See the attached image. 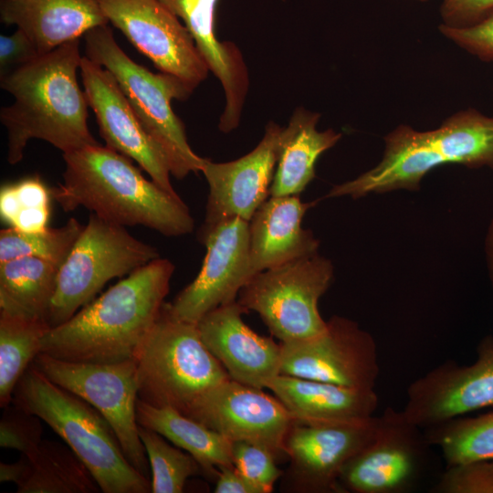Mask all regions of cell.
Returning <instances> with one entry per match:
<instances>
[{
	"label": "cell",
	"instance_id": "obj_4",
	"mask_svg": "<svg viewBox=\"0 0 493 493\" xmlns=\"http://www.w3.org/2000/svg\"><path fill=\"white\" fill-rule=\"evenodd\" d=\"M445 163L493 168V118L467 109L431 131L401 125L385 137L379 164L354 180L333 186L329 196L359 198L369 193L417 189L429 171Z\"/></svg>",
	"mask_w": 493,
	"mask_h": 493
},
{
	"label": "cell",
	"instance_id": "obj_22",
	"mask_svg": "<svg viewBox=\"0 0 493 493\" xmlns=\"http://www.w3.org/2000/svg\"><path fill=\"white\" fill-rule=\"evenodd\" d=\"M312 205L299 195L270 196L249 220L247 281L259 272L318 253L319 241L301 226Z\"/></svg>",
	"mask_w": 493,
	"mask_h": 493
},
{
	"label": "cell",
	"instance_id": "obj_35",
	"mask_svg": "<svg viewBox=\"0 0 493 493\" xmlns=\"http://www.w3.org/2000/svg\"><path fill=\"white\" fill-rule=\"evenodd\" d=\"M4 409L0 421V446L24 455L30 454L43 440V421L14 404Z\"/></svg>",
	"mask_w": 493,
	"mask_h": 493
},
{
	"label": "cell",
	"instance_id": "obj_16",
	"mask_svg": "<svg viewBox=\"0 0 493 493\" xmlns=\"http://www.w3.org/2000/svg\"><path fill=\"white\" fill-rule=\"evenodd\" d=\"M206 254L196 278L171 303L176 319L197 324L209 311L236 300L247 282L249 222L239 217L199 232Z\"/></svg>",
	"mask_w": 493,
	"mask_h": 493
},
{
	"label": "cell",
	"instance_id": "obj_37",
	"mask_svg": "<svg viewBox=\"0 0 493 493\" xmlns=\"http://www.w3.org/2000/svg\"><path fill=\"white\" fill-rule=\"evenodd\" d=\"M40 56L28 37L20 29L10 36H0V76Z\"/></svg>",
	"mask_w": 493,
	"mask_h": 493
},
{
	"label": "cell",
	"instance_id": "obj_31",
	"mask_svg": "<svg viewBox=\"0 0 493 493\" xmlns=\"http://www.w3.org/2000/svg\"><path fill=\"white\" fill-rule=\"evenodd\" d=\"M84 226L70 218L58 228L22 232L14 227L0 231V263L22 257H34L60 267L69 255Z\"/></svg>",
	"mask_w": 493,
	"mask_h": 493
},
{
	"label": "cell",
	"instance_id": "obj_30",
	"mask_svg": "<svg viewBox=\"0 0 493 493\" xmlns=\"http://www.w3.org/2000/svg\"><path fill=\"white\" fill-rule=\"evenodd\" d=\"M426 430L427 444L440 448L447 466L493 459V413L456 417Z\"/></svg>",
	"mask_w": 493,
	"mask_h": 493
},
{
	"label": "cell",
	"instance_id": "obj_34",
	"mask_svg": "<svg viewBox=\"0 0 493 493\" xmlns=\"http://www.w3.org/2000/svg\"><path fill=\"white\" fill-rule=\"evenodd\" d=\"M431 492L493 493V459L448 466Z\"/></svg>",
	"mask_w": 493,
	"mask_h": 493
},
{
	"label": "cell",
	"instance_id": "obj_43",
	"mask_svg": "<svg viewBox=\"0 0 493 493\" xmlns=\"http://www.w3.org/2000/svg\"><path fill=\"white\" fill-rule=\"evenodd\" d=\"M25 472V460L24 457L14 463H3L0 464V481L1 482H13L17 485L23 478Z\"/></svg>",
	"mask_w": 493,
	"mask_h": 493
},
{
	"label": "cell",
	"instance_id": "obj_21",
	"mask_svg": "<svg viewBox=\"0 0 493 493\" xmlns=\"http://www.w3.org/2000/svg\"><path fill=\"white\" fill-rule=\"evenodd\" d=\"M192 35L209 70L223 87L226 106L219 129L229 132L240 121L248 89V73L238 47L230 41L221 42L215 34V9L218 0H160Z\"/></svg>",
	"mask_w": 493,
	"mask_h": 493
},
{
	"label": "cell",
	"instance_id": "obj_29",
	"mask_svg": "<svg viewBox=\"0 0 493 493\" xmlns=\"http://www.w3.org/2000/svg\"><path fill=\"white\" fill-rule=\"evenodd\" d=\"M50 329L44 320L0 310V405L12 404L14 391L26 371L41 353Z\"/></svg>",
	"mask_w": 493,
	"mask_h": 493
},
{
	"label": "cell",
	"instance_id": "obj_13",
	"mask_svg": "<svg viewBox=\"0 0 493 493\" xmlns=\"http://www.w3.org/2000/svg\"><path fill=\"white\" fill-rule=\"evenodd\" d=\"M108 19L161 72L192 91L209 68L179 18L160 0H96Z\"/></svg>",
	"mask_w": 493,
	"mask_h": 493
},
{
	"label": "cell",
	"instance_id": "obj_12",
	"mask_svg": "<svg viewBox=\"0 0 493 493\" xmlns=\"http://www.w3.org/2000/svg\"><path fill=\"white\" fill-rule=\"evenodd\" d=\"M378 416L365 419L304 424L294 421L286 440L289 466L281 490L299 493L345 492L340 475L345 465L374 437Z\"/></svg>",
	"mask_w": 493,
	"mask_h": 493
},
{
	"label": "cell",
	"instance_id": "obj_9",
	"mask_svg": "<svg viewBox=\"0 0 493 493\" xmlns=\"http://www.w3.org/2000/svg\"><path fill=\"white\" fill-rule=\"evenodd\" d=\"M332 278L330 261L315 253L257 273L236 300L257 312L280 343L304 340L326 329L318 304Z\"/></svg>",
	"mask_w": 493,
	"mask_h": 493
},
{
	"label": "cell",
	"instance_id": "obj_33",
	"mask_svg": "<svg viewBox=\"0 0 493 493\" xmlns=\"http://www.w3.org/2000/svg\"><path fill=\"white\" fill-rule=\"evenodd\" d=\"M233 464L258 493H270L283 471L276 456L267 448L247 441L232 442Z\"/></svg>",
	"mask_w": 493,
	"mask_h": 493
},
{
	"label": "cell",
	"instance_id": "obj_32",
	"mask_svg": "<svg viewBox=\"0 0 493 493\" xmlns=\"http://www.w3.org/2000/svg\"><path fill=\"white\" fill-rule=\"evenodd\" d=\"M139 435L151 467L152 493H181L189 477L204 473L192 455L157 432L139 425Z\"/></svg>",
	"mask_w": 493,
	"mask_h": 493
},
{
	"label": "cell",
	"instance_id": "obj_41",
	"mask_svg": "<svg viewBox=\"0 0 493 493\" xmlns=\"http://www.w3.org/2000/svg\"><path fill=\"white\" fill-rule=\"evenodd\" d=\"M49 206L22 209L14 224V227L22 232H39L47 228Z\"/></svg>",
	"mask_w": 493,
	"mask_h": 493
},
{
	"label": "cell",
	"instance_id": "obj_26",
	"mask_svg": "<svg viewBox=\"0 0 493 493\" xmlns=\"http://www.w3.org/2000/svg\"><path fill=\"white\" fill-rule=\"evenodd\" d=\"M136 418L139 425L192 455L210 477H217L219 467L234 465L231 441L175 409L156 407L138 398Z\"/></svg>",
	"mask_w": 493,
	"mask_h": 493
},
{
	"label": "cell",
	"instance_id": "obj_19",
	"mask_svg": "<svg viewBox=\"0 0 493 493\" xmlns=\"http://www.w3.org/2000/svg\"><path fill=\"white\" fill-rule=\"evenodd\" d=\"M282 127L270 121L257 147L247 154L226 163L205 158L204 173L209 194L205 218L199 232L239 217L249 222L270 196Z\"/></svg>",
	"mask_w": 493,
	"mask_h": 493
},
{
	"label": "cell",
	"instance_id": "obj_39",
	"mask_svg": "<svg viewBox=\"0 0 493 493\" xmlns=\"http://www.w3.org/2000/svg\"><path fill=\"white\" fill-rule=\"evenodd\" d=\"M20 211L25 208L49 206L51 192L39 177H29L14 184Z\"/></svg>",
	"mask_w": 493,
	"mask_h": 493
},
{
	"label": "cell",
	"instance_id": "obj_28",
	"mask_svg": "<svg viewBox=\"0 0 493 493\" xmlns=\"http://www.w3.org/2000/svg\"><path fill=\"white\" fill-rule=\"evenodd\" d=\"M25 460L18 493H94L100 490L93 476L69 448L56 441L42 440Z\"/></svg>",
	"mask_w": 493,
	"mask_h": 493
},
{
	"label": "cell",
	"instance_id": "obj_10",
	"mask_svg": "<svg viewBox=\"0 0 493 493\" xmlns=\"http://www.w3.org/2000/svg\"><path fill=\"white\" fill-rule=\"evenodd\" d=\"M32 365L93 406L114 430L128 461L150 479L151 467L136 418L139 397L135 359L94 363L60 360L41 352Z\"/></svg>",
	"mask_w": 493,
	"mask_h": 493
},
{
	"label": "cell",
	"instance_id": "obj_14",
	"mask_svg": "<svg viewBox=\"0 0 493 493\" xmlns=\"http://www.w3.org/2000/svg\"><path fill=\"white\" fill-rule=\"evenodd\" d=\"M493 405V337L477 347L470 365L449 360L412 382L402 410L420 429L438 425L470 412Z\"/></svg>",
	"mask_w": 493,
	"mask_h": 493
},
{
	"label": "cell",
	"instance_id": "obj_44",
	"mask_svg": "<svg viewBox=\"0 0 493 493\" xmlns=\"http://www.w3.org/2000/svg\"><path fill=\"white\" fill-rule=\"evenodd\" d=\"M488 246H489L490 258L493 265V222L491 224L490 230H489Z\"/></svg>",
	"mask_w": 493,
	"mask_h": 493
},
{
	"label": "cell",
	"instance_id": "obj_8",
	"mask_svg": "<svg viewBox=\"0 0 493 493\" xmlns=\"http://www.w3.org/2000/svg\"><path fill=\"white\" fill-rule=\"evenodd\" d=\"M158 250L121 226L91 213L65 262L47 321L64 323L89 303L110 279L129 275L159 258Z\"/></svg>",
	"mask_w": 493,
	"mask_h": 493
},
{
	"label": "cell",
	"instance_id": "obj_38",
	"mask_svg": "<svg viewBox=\"0 0 493 493\" xmlns=\"http://www.w3.org/2000/svg\"><path fill=\"white\" fill-rule=\"evenodd\" d=\"M493 11V0H443L440 15L443 25L453 27L471 26Z\"/></svg>",
	"mask_w": 493,
	"mask_h": 493
},
{
	"label": "cell",
	"instance_id": "obj_5",
	"mask_svg": "<svg viewBox=\"0 0 493 493\" xmlns=\"http://www.w3.org/2000/svg\"><path fill=\"white\" fill-rule=\"evenodd\" d=\"M12 404L39 417L77 455L104 493H148L151 480L126 458L109 422L88 402L31 365Z\"/></svg>",
	"mask_w": 493,
	"mask_h": 493
},
{
	"label": "cell",
	"instance_id": "obj_2",
	"mask_svg": "<svg viewBox=\"0 0 493 493\" xmlns=\"http://www.w3.org/2000/svg\"><path fill=\"white\" fill-rule=\"evenodd\" d=\"M82 57L76 39L1 77V88L15 99L0 110L9 163L22 160L31 139L47 142L63 153L98 144L89 130V106L77 78Z\"/></svg>",
	"mask_w": 493,
	"mask_h": 493
},
{
	"label": "cell",
	"instance_id": "obj_42",
	"mask_svg": "<svg viewBox=\"0 0 493 493\" xmlns=\"http://www.w3.org/2000/svg\"><path fill=\"white\" fill-rule=\"evenodd\" d=\"M19 212L20 206L14 184H5L0 191V215L2 220L12 226Z\"/></svg>",
	"mask_w": 493,
	"mask_h": 493
},
{
	"label": "cell",
	"instance_id": "obj_7",
	"mask_svg": "<svg viewBox=\"0 0 493 493\" xmlns=\"http://www.w3.org/2000/svg\"><path fill=\"white\" fill-rule=\"evenodd\" d=\"M135 361L139 399L184 415L209 390L230 379L205 345L197 324L174 318L165 303Z\"/></svg>",
	"mask_w": 493,
	"mask_h": 493
},
{
	"label": "cell",
	"instance_id": "obj_11",
	"mask_svg": "<svg viewBox=\"0 0 493 493\" xmlns=\"http://www.w3.org/2000/svg\"><path fill=\"white\" fill-rule=\"evenodd\" d=\"M280 344V374L374 390L380 374L375 341L350 319L333 316L322 332Z\"/></svg>",
	"mask_w": 493,
	"mask_h": 493
},
{
	"label": "cell",
	"instance_id": "obj_25",
	"mask_svg": "<svg viewBox=\"0 0 493 493\" xmlns=\"http://www.w3.org/2000/svg\"><path fill=\"white\" fill-rule=\"evenodd\" d=\"M320 114L298 108L282 127L270 196L299 195L315 177V163L334 146L341 134L316 126Z\"/></svg>",
	"mask_w": 493,
	"mask_h": 493
},
{
	"label": "cell",
	"instance_id": "obj_6",
	"mask_svg": "<svg viewBox=\"0 0 493 493\" xmlns=\"http://www.w3.org/2000/svg\"><path fill=\"white\" fill-rule=\"evenodd\" d=\"M83 37L84 56L113 75L143 129L165 152L171 174L184 179L190 173L201 172L205 158L193 151L184 125L172 109L173 100H186L193 91L178 78L153 73L132 60L120 47L108 24Z\"/></svg>",
	"mask_w": 493,
	"mask_h": 493
},
{
	"label": "cell",
	"instance_id": "obj_1",
	"mask_svg": "<svg viewBox=\"0 0 493 493\" xmlns=\"http://www.w3.org/2000/svg\"><path fill=\"white\" fill-rule=\"evenodd\" d=\"M173 264L156 258L134 270L42 340L57 359L112 363L135 359L169 292Z\"/></svg>",
	"mask_w": 493,
	"mask_h": 493
},
{
	"label": "cell",
	"instance_id": "obj_45",
	"mask_svg": "<svg viewBox=\"0 0 493 493\" xmlns=\"http://www.w3.org/2000/svg\"><path fill=\"white\" fill-rule=\"evenodd\" d=\"M418 1L425 2V1H427V0H418Z\"/></svg>",
	"mask_w": 493,
	"mask_h": 493
},
{
	"label": "cell",
	"instance_id": "obj_24",
	"mask_svg": "<svg viewBox=\"0 0 493 493\" xmlns=\"http://www.w3.org/2000/svg\"><path fill=\"white\" fill-rule=\"evenodd\" d=\"M266 388L294 420L304 424L346 422L373 416L379 404L374 390L348 388L320 381L278 374Z\"/></svg>",
	"mask_w": 493,
	"mask_h": 493
},
{
	"label": "cell",
	"instance_id": "obj_20",
	"mask_svg": "<svg viewBox=\"0 0 493 493\" xmlns=\"http://www.w3.org/2000/svg\"><path fill=\"white\" fill-rule=\"evenodd\" d=\"M246 312L234 300L206 313L197 328L205 345L232 380L264 389L280 374L281 344L251 330L242 319Z\"/></svg>",
	"mask_w": 493,
	"mask_h": 493
},
{
	"label": "cell",
	"instance_id": "obj_36",
	"mask_svg": "<svg viewBox=\"0 0 493 493\" xmlns=\"http://www.w3.org/2000/svg\"><path fill=\"white\" fill-rule=\"evenodd\" d=\"M439 31L459 47L486 62H493V11L463 27L441 24Z\"/></svg>",
	"mask_w": 493,
	"mask_h": 493
},
{
	"label": "cell",
	"instance_id": "obj_3",
	"mask_svg": "<svg viewBox=\"0 0 493 493\" xmlns=\"http://www.w3.org/2000/svg\"><path fill=\"white\" fill-rule=\"evenodd\" d=\"M63 183L50 190L64 211L85 207L121 226H142L167 236L194 230L181 197L147 180L130 158L99 143L63 153Z\"/></svg>",
	"mask_w": 493,
	"mask_h": 493
},
{
	"label": "cell",
	"instance_id": "obj_40",
	"mask_svg": "<svg viewBox=\"0 0 493 493\" xmlns=\"http://www.w3.org/2000/svg\"><path fill=\"white\" fill-rule=\"evenodd\" d=\"M215 493H258L257 489L247 481L234 465L218 467Z\"/></svg>",
	"mask_w": 493,
	"mask_h": 493
},
{
	"label": "cell",
	"instance_id": "obj_27",
	"mask_svg": "<svg viewBox=\"0 0 493 493\" xmlns=\"http://www.w3.org/2000/svg\"><path fill=\"white\" fill-rule=\"evenodd\" d=\"M58 269L56 265L34 257L1 262L0 310L47 321Z\"/></svg>",
	"mask_w": 493,
	"mask_h": 493
},
{
	"label": "cell",
	"instance_id": "obj_18",
	"mask_svg": "<svg viewBox=\"0 0 493 493\" xmlns=\"http://www.w3.org/2000/svg\"><path fill=\"white\" fill-rule=\"evenodd\" d=\"M80 75L105 146L135 161L162 189L178 196L165 152L143 129L113 75L85 56Z\"/></svg>",
	"mask_w": 493,
	"mask_h": 493
},
{
	"label": "cell",
	"instance_id": "obj_17",
	"mask_svg": "<svg viewBox=\"0 0 493 493\" xmlns=\"http://www.w3.org/2000/svg\"><path fill=\"white\" fill-rule=\"evenodd\" d=\"M378 417L372 440L342 468L340 484L345 492L402 493L419 474L425 441L420 428L391 407Z\"/></svg>",
	"mask_w": 493,
	"mask_h": 493
},
{
	"label": "cell",
	"instance_id": "obj_15",
	"mask_svg": "<svg viewBox=\"0 0 493 493\" xmlns=\"http://www.w3.org/2000/svg\"><path fill=\"white\" fill-rule=\"evenodd\" d=\"M185 415L231 442L260 445L276 458L287 456L285 440L295 421L275 395L231 378L199 398Z\"/></svg>",
	"mask_w": 493,
	"mask_h": 493
},
{
	"label": "cell",
	"instance_id": "obj_23",
	"mask_svg": "<svg viewBox=\"0 0 493 493\" xmlns=\"http://www.w3.org/2000/svg\"><path fill=\"white\" fill-rule=\"evenodd\" d=\"M0 19L22 30L40 55L109 24L96 0H0Z\"/></svg>",
	"mask_w": 493,
	"mask_h": 493
}]
</instances>
